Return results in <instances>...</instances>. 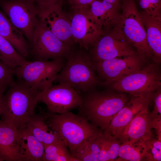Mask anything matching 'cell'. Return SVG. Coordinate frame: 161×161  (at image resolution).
<instances>
[{
  "mask_svg": "<svg viewBox=\"0 0 161 161\" xmlns=\"http://www.w3.org/2000/svg\"><path fill=\"white\" fill-rule=\"evenodd\" d=\"M72 48L64 44L39 21L29 44L28 60L47 61L67 58Z\"/></svg>",
  "mask_w": 161,
  "mask_h": 161,
  "instance_id": "cell-8",
  "label": "cell"
},
{
  "mask_svg": "<svg viewBox=\"0 0 161 161\" xmlns=\"http://www.w3.org/2000/svg\"><path fill=\"white\" fill-rule=\"evenodd\" d=\"M122 0V13L119 14L115 28L132 44L137 52L153 61L146 30L134 0Z\"/></svg>",
  "mask_w": 161,
  "mask_h": 161,
  "instance_id": "cell-6",
  "label": "cell"
},
{
  "mask_svg": "<svg viewBox=\"0 0 161 161\" xmlns=\"http://www.w3.org/2000/svg\"><path fill=\"white\" fill-rule=\"evenodd\" d=\"M160 120L154 118L148 109L143 110L131 120L118 139L121 143L127 140L145 142L153 137L151 129Z\"/></svg>",
  "mask_w": 161,
  "mask_h": 161,
  "instance_id": "cell-16",
  "label": "cell"
},
{
  "mask_svg": "<svg viewBox=\"0 0 161 161\" xmlns=\"http://www.w3.org/2000/svg\"><path fill=\"white\" fill-rule=\"evenodd\" d=\"M64 59L27 61L14 69L16 80L42 92L52 86L57 74L64 66Z\"/></svg>",
  "mask_w": 161,
  "mask_h": 161,
  "instance_id": "cell-7",
  "label": "cell"
},
{
  "mask_svg": "<svg viewBox=\"0 0 161 161\" xmlns=\"http://www.w3.org/2000/svg\"><path fill=\"white\" fill-rule=\"evenodd\" d=\"M70 21L74 42L88 50L103 34L102 26L92 14L89 5L72 6Z\"/></svg>",
  "mask_w": 161,
  "mask_h": 161,
  "instance_id": "cell-9",
  "label": "cell"
},
{
  "mask_svg": "<svg viewBox=\"0 0 161 161\" xmlns=\"http://www.w3.org/2000/svg\"><path fill=\"white\" fill-rule=\"evenodd\" d=\"M0 8L14 26L23 33L29 45L39 21L34 0L4 1L0 2Z\"/></svg>",
  "mask_w": 161,
  "mask_h": 161,
  "instance_id": "cell-10",
  "label": "cell"
},
{
  "mask_svg": "<svg viewBox=\"0 0 161 161\" xmlns=\"http://www.w3.org/2000/svg\"><path fill=\"white\" fill-rule=\"evenodd\" d=\"M105 132L106 136L100 151L99 160H114L118 156L119 150L121 143L118 139Z\"/></svg>",
  "mask_w": 161,
  "mask_h": 161,
  "instance_id": "cell-27",
  "label": "cell"
},
{
  "mask_svg": "<svg viewBox=\"0 0 161 161\" xmlns=\"http://www.w3.org/2000/svg\"><path fill=\"white\" fill-rule=\"evenodd\" d=\"M100 86L127 94L131 96L148 97L161 87L160 64L153 62L141 69L117 81H101Z\"/></svg>",
  "mask_w": 161,
  "mask_h": 161,
  "instance_id": "cell-5",
  "label": "cell"
},
{
  "mask_svg": "<svg viewBox=\"0 0 161 161\" xmlns=\"http://www.w3.org/2000/svg\"><path fill=\"white\" fill-rule=\"evenodd\" d=\"M141 8L148 14L161 15V0H139Z\"/></svg>",
  "mask_w": 161,
  "mask_h": 161,
  "instance_id": "cell-30",
  "label": "cell"
},
{
  "mask_svg": "<svg viewBox=\"0 0 161 161\" xmlns=\"http://www.w3.org/2000/svg\"><path fill=\"white\" fill-rule=\"evenodd\" d=\"M38 15L50 8L62 6L63 0H34Z\"/></svg>",
  "mask_w": 161,
  "mask_h": 161,
  "instance_id": "cell-32",
  "label": "cell"
},
{
  "mask_svg": "<svg viewBox=\"0 0 161 161\" xmlns=\"http://www.w3.org/2000/svg\"><path fill=\"white\" fill-rule=\"evenodd\" d=\"M0 35L22 56L28 59L29 45L23 33L16 28L0 9Z\"/></svg>",
  "mask_w": 161,
  "mask_h": 161,
  "instance_id": "cell-20",
  "label": "cell"
},
{
  "mask_svg": "<svg viewBox=\"0 0 161 161\" xmlns=\"http://www.w3.org/2000/svg\"><path fill=\"white\" fill-rule=\"evenodd\" d=\"M18 131L0 120V161H21Z\"/></svg>",
  "mask_w": 161,
  "mask_h": 161,
  "instance_id": "cell-18",
  "label": "cell"
},
{
  "mask_svg": "<svg viewBox=\"0 0 161 161\" xmlns=\"http://www.w3.org/2000/svg\"><path fill=\"white\" fill-rule=\"evenodd\" d=\"M95 0H69L72 6H82L90 5Z\"/></svg>",
  "mask_w": 161,
  "mask_h": 161,
  "instance_id": "cell-33",
  "label": "cell"
},
{
  "mask_svg": "<svg viewBox=\"0 0 161 161\" xmlns=\"http://www.w3.org/2000/svg\"><path fill=\"white\" fill-rule=\"evenodd\" d=\"M151 102V95L131 96L127 103L113 116L109 128L105 131L118 139L133 118L148 109Z\"/></svg>",
  "mask_w": 161,
  "mask_h": 161,
  "instance_id": "cell-14",
  "label": "cell"
},
{
  "mask_svg": "<svg viewBox=\"0 0 161 161\" xmlns=\"http://www.w3.org/2000/svg\"><path fill=\"white\" fill-rule=\"evenodd\" d=\"M7 0H0V2L4 1H7Z\"/></svg>",
  "mask_w": 161,
  "mask_h": 161,
  "instance_id": "cell-36",
  "label": "cell"
},
{
  "mask_svg": "<svg viewBox=\"0 0 161 161\" xmlns=\"http://www.w3.org/2000/svg\"><path fill=\"white\" fill-rule=\"evenodd\" d=\"M0 61L14 70L28 60L19 54L11 44L0 35Z\"/></svg>",
  "mask_w": 161,
  "mask_h": 161,
  "instance_id": "cell-26",
  "label": "cell"
},
{
  "mask_svg": "<svg viewBox=\"0 0 161 161\" xmlns=\"http://www.w3.org/2000/svg\"><path fill=\"white\" fill-rule=\"evenodd\" d=\"M140 14L146 30L147 40L153 55V62L160 64L161 60V16Z\"/></svg>",
  "mask_w": 161,
  "mask_h": 161,
  "instance_id": "cell-17",
  "label": "cell"
},
{
  "mask_svg": "<svg viewBox=\"0 0 161 161\" xmlns=\"http://www.w3.org/2000/svg\"><path fill=\"white\" fill-rule=\"evenodd\" d=\"M24 128L27 129L44 146L61 139L57 133L49 131L45 122L44 113L34 114L26 123Z\"/></svg>",
  "mask_w": 161,
  "mask_h": 161,
  "instance_id": "cell-21",
  "label": "cell"
},
{
  "mask_svg": "<svg viewBox=\"0 0 161 161\" xmlns=\"http://www.w3.org/2000/svg\"><path fill=\"white\" fill-rule=\"evenodd\" d=\"M105 88L100 91L95 89L80 94L82 101L78 114L104 131L109 128L113 116L131 98L126 93Z\"/></svg>",
  "mask_w": 161,
  "mask_h": 161,
  "instance_id": "cell-1",
  "label": "cell"
},
{
  "mask_svg": "<svg viewBox=\"0 0 161 161\" xmlns=\"http://www.w3.org/2000/svg\"><path fill=\"white\" fill-rule=\"evenodd\" d=\"M151 98L154 103V108L151 114L154 118L161 120V87L151 94Z\"/></svg>",
  "mask_w": 161,
  "mask_h": 161,
  "instance_id": "cell-31",
  "label": "cell"
},
{
  "mask_svg": "<svg viewBox=\"0 0 161 161\" xmlns=\"http://www.w3.org/2000/svg\"><path fill=\"white\" fill-rule=\"evenodd\" d=\"M120 58L93 62L99 79L105 83L117 81L139 70L148 64V59L137 51L129 56Z\"/></svg>",
  "mask_w": 161,
  "mask_h": 161,
  "instance_id": "cell-11",
  "label": "cell"
},
{
  "mask_svg": "<svg viewBox=\"0 0 161 161\" xmlns=\"http://www.w3.org/2000/svg\"><path fill=\"white\" fill-rule=\"evenodd\" d=\"M120 6L104 1L95 0L89 5V8L93 16L102 26L115 24L119 14Z\"/></svg>",
  "mask_w": 161,
  "mask_h": 161,
  "instance_id": "cell-22",
  "label": "cell"
},
{
  "mask_svg": "<svg viewBox=\"0 0 161 161\" xmlns=\"http://www.w3.org/2000/svg\"><path fill=\"white\" fill-rule=\"evenodd\" d=\"M3 94H4L0 92V107H1V103L2 98V96Z\"/></svg>",
  "mask_w": 161,
  "mask_h": 161,
  "instance_id": "cell-35",
  "label": "cell"
},
{
  "mask_svg": "<svg viewBox=\"0 0 161 161\" xmlns=\"http://www.w3.org/2000/svg\"><path fill=\"white\" fill-rule=\"evenodd\" d=\"M42 161H78L71 153L64 141L60 139L44 146Z\"/></svg>",
  "mask_w": 161,
  "mask_h": 161,
  "instance_id": "cell-25",
  "label": "cell"
},
{
  "mask_svg": "<svg viewBox=\"0 0 161 161\" xmlns=\"http://www.w3.org/2000/svg\"><path fill=\"white\" fill-rule=\"evenodd\" d=\"M21 161H42L44 146L26 128L18 130Z\"/></svg>",
  "mask_w": 161,
  "mask_h": 161,
  "instance_id": "cell-19",
  "label": "cell"
},
{
  "mask_svg": "<svg viewBox=\"0 0 161 161\" xmlns=\"http://www.w3.org/2000/svg\"><path fill=\"white\" fill-rule=\"evenodd\" d=\"M106 134L103 131L85 142L78 149L75 157L78 161H100V151Z\"/></svg>",
  "mask_w": 161,
  "mask_h": 161,
  "instance_id": "cell-23",
  "label": "cell"
},
{
  "mask_svg": "<svg viewBox=\"0 0 161 161\" xmlns=\"http://www.w3.org/2000/svg\"><path fill=\"white\" fill-rule=\"evenodd\" d=\"M14 70L0 61V92L4 94L14 82Z\"/></svg>",
  "mask_w": 161,
  "mask_h": 161,
  "instance_id": "cell-29",
  "label": "cell"
},
{
  "mask_svg": "<svg viewBox=\"0 0 161 161\" xmlns=\"http://www.w3.org/2000/svg\"><path fill=\"white\" fill-rule=\"evenodd\" d=\"M146 153L145 160L161 161V141L153 137L145 142Z\"/></svg>",
  "mask_w": 161,
  "mask_h": 161,
  "instance_id": "cell-28",
  "label": "cell"
},
{
  "mask_svg": "<svg viewBox=\"0 0 161 161\" xmlns=\"http://www.w3.org/2000/svg\"><path fill=\"white\" fill-rule=\"evenodd\" d=\"M62 7L47 9L38 15L39 21L54 35L72 48V39L70 23L69 18L62 11Z\"/></svg>",
  "mask_w": 161,
  "mask_h": 161,
  "instance_id": "cell-15",
  "label": "cell"
},
{
  "mask_svg": "<svg viewBox=\"0 0 161 161\" xmlns=\"http://www.w3.org/2000/svg\"><path fill=\"white\" fill-rule=\"evenodd\" d=\"M41 92L16 80L3 94L1 107V120L17 131L24 128L35 109Z\"/></svg>",
  "mask_w": 161,
  "mask_h": 161,
  "instance_id": "cell-2",
  "label": "cell"
},
{
  "mask_svg": "<svg viewBox=\"0 0 161 161\" xmlns=\"http://www.w3.org/2000/svg\"><path fill=\"white\" fill-rule=\"evenodd\" d=\"M54 82L68 85L80 94L95 89L100 81L96 76L93 62L88 53L80 50L70 53Z\"/></svg>",
  "mask_w": 161,
  "mask_h": 161,
  "instance_id": "cell-4",
  "label": "cell"
},
{
  "mask_svg": "<svg viewBox=\"0 0 161 161\" xmlns=\"http://www.w3.org/2000/svg\"><path fill=\"white\" fill-rule=\"evenodd\" d=\"M91 47L88 54L94 62L127 56L136 52L132 44L115 28L110 33L101 36Z\"/></svg>",
  "mask_w": 161,
  "mask_h": 161,
  "instance_id": "cell-12",
  "label": "cell"
},
{
  "mask_svg": "<svg viewBox=\"0 0 161 161\" xmlns=\"http://www.w3.org/2000/svg\"><path fill=\"white\" fill-rule=\"evenodd\" d=\"M80 94L65 84L52 85L40 93L39 102L44 103L49 112L62 114L78 108L82 103Z\"/></svg>",
  "mask_w": 161,
  "mask_h": 161,
  "instance_id": "cell-13",
  "label": "cell"
},
{
  "mask_svg": "<svg viewBox=\"0 0 161 161\" xmlns=\"http://www.w3.org/2000/svg\"><path fill=\"white\" fill-rule=\"evenodd\" d=\"M146 146L141 140H127L121 143L118 156L120 160L129 161L145 160Z\"/></svg>",
  "mask_w": 161,
  "mask_h": 161,
  "instance_id": "cell-24",
  "label": "cell"
},
{
  "mask_svg": "<svg viewBox=\"0 0 161 161\" xmlns=\"http://www.w3.org/2000/svg\"><path fill=\"white\" fill-rule=\"evenodd\" d=\"M44 113L46 123L58 133L74 157L78 149L85 142L103 131L83 116L70 111L60 114L49 112Z\"/></svg>",
  "mask_w": 161,
  "mask_h": 161,
  "instance_id": "cell-3",
  "label": "cell"
},
{
  "mask_svg": "<svg viewBox=\"0 0 161 161\" xmlns=\"http://www.w3.org/2000/svg\"><path fill=\"white\" fill-rule=\"evenodd\" d=\"M103 1L106 2L111 3L112 4L120 5V1L122 0H102Z\"/></svg>",
  "mask_w": 161,
  "mask_h": 161,
  "instance_id": "cell-34",
  "label": "cell"
}]
</instances>
